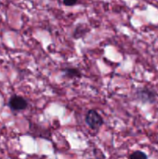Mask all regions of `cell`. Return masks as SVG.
I'll list each match as a JSON object with an SVG mask.
<instances>
[{
    "label": "cell",
    "instance_id": "obj_6",
    "mask_svg": "<svg viewBox=\"0 0 158 159\" xmlns=\"http://www.w3.org/2000/svg\"><path fill=\"white\" fill-rule=\"evenodd\" d=\"M147 155L141 151H135L129 155V159H147Z\"/></svg>",
    "mask_w": 158,
    "mask_h": 159
},
{
    "label": "cell",
    "instance_id": "obj_3",
    "mask_svg": "<svg viewBox=\"0 0 158 159\" xmlns=\"http://www.w3.org/2000/svg\"><path fill=\"white\" fill-rule=\"evenodd\" d=\"M8 107L12 112L23 111L28 107V102L23 96L13 95L9 99Z\"/></svg>",
    "mask_w": 158,
    "mask_h": 159
},
{
    "label": "cell",
    "instance_id": "obj_4",
    "mask_svg": "<svg viewBox=\"0 0 158 159\" xmlns=\"http://www.w3.org/2000/svg\"><path fill=\"white\" fill-rule=\"evenodd\" d=\"M64 76L68 79H75V78H81L82 74L80 70L75 68H66L62 70Z\"/></svg>",
    "mask_w": 158,
    "mask_h": 159
},
{
    "label": "cell",
    "instance_id": "obj_7",
    "mask_svg": "<svg viewBox=\"0 0 158 159\" xmlns=\"http://www.w3.org/2000/svg\"><path fill=\"white\" fill-rule=\"evenodd\" d=\"M78 2L77 1H64L63 4L66 6H73L74 5L77 4Z\"/></svg>",
    "mask_w": 158,
    "mask_h": 159
},
{
    "label": "cell",
    "instance_id": "obj_2",
    "mask_svg": "<svg viewBox=\"0 0 158 159\" xmlns=\"http://www.w3.org/2000/svg\"><path fill=\"white\" fill-rule=\"evenodd\" d=\"M136 99L140 101L142 103L152 104L155 102L156 99V93L153 90L144 87V88L137 89L135 93Z\"/></svg>",
    "mask_w": 158,
    "mask_h": 159
},
{
    "label": "cell",
    "instance_id": "obj_5",
    "mask_svg": "<svg viewBox=\"0 0 158 159\" xmlns=\"http://www.w3.org/2000/svg\"><path fill=\"white\" fill-rule=\"evenodd\" d=\"M87 32L88 31H87L86 26L85 25L78 24L74 31V37L76 39L81 38V37L85 36V34H86Z\"/></svg>",
    "mask_w": 158,
    "mask_h": 159
},
{
    "label": "cell",
    "instance_id": "obj_1",
    "mask_svg": "<svg viewBox=\"0 0 158 159\" xmlns=\"http://www.w3.org/2000/svg\"><path fill=\"white\" fill-rule=\"evenodd\" d=\"M85 123L92 130H99L104 124V120L95 110H89L85 114Z\"/></svg>",
    "mask_w": 158,
    "mask_h": 159
}]
</instances>
